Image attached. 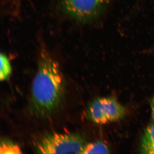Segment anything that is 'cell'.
I'll list each match as a JSON object with an SVG mask.
<instances>
[{"label": "cell", "mask_w": 154, "mask_h": 154, "mask_svg": "<svg viewBox=\"0 0 154 154\" xmlns=\"http://www.w3.org/2000/svg\"><path fill=\"white\" fill-rule=\"evenodd\" d=\"M107 0H63L69 15L81 21H88L99 15Z\"/></svg>", "instance_id": "obj_4"}, {"label": "cell", "mask_w": 154, "mask_h": 154, "mask_svg": "<svg viewBox=\"0 0 154 154\" xmlns=\"http://www.w3.org/2000/svg\"><path fill=\"white\" fill-rule=\"evenodd\" d=\"M1 70H0V80L4 81L8 79L12 72V68L10 61L7 56L4 54L1 53Z\"/></svg>", "instance_id": "obj_7"}, {"label": "cell", "mask_w": 154, "mask_h": 154, "mask_svg": "<svg viewBox=\"0 0 154 154\" xmlns=\"http://www.w3.org/2000/svg\"><path fill=\"white\" fill-rule=\"evenodd\" d=\"M64 94V79L59 65L46 51H42L32 84L31 102L34 113L45 116L55 112Z\"/></svg>", "instance_id": "obj_1"}, {"label": "cell", "mask_w": 154, "mask_h": 154, "mask_svg": "<svg viewBox=\"0 0 154 154\" xmlns=\"http://www.w3.org/2000/svg\"><path fill=\"white\" fill-rule=\"evenodd\" d=\"M126 113L125 107L112 96L96 99L90 105L88 112L91 120L102 125L119 121Z\"/></svg>", "instance_id": "obj_3"}, {"label": "cell", "mask_w": 154, "mask_h": 154, "mask_svg": "<svg viewBox=\"0 0 154 154\" xmlns=\"http://www.w3.org/2000/svg\"><path fill=\"white\" fill-rule=\"evenodd\" d=\"M149 103L151 111L152 118L153 121V122H154V95L151 99Z\"/></svg>", "instance_id": "obj_9"}, {"label": "cell", "mask_w": 154, "mask_h": 154, "mask_svg": "<svg viewBox=\"0 0 154 154\" xmlns=\"http://www.w3.org/2000/svg\"><path fill=\"white\" fill-rule=\"evenodd\" d=\"M109 149L102 141H97L86 144L81 154H108Z\"/></svg>", "instance_id": "obj_6"}, {"label": "cell", "mask_w": 154, "mask_h": 154, "mask_svg": "<svg viewBox=\"0 0 154 154\" xmlns=\"http://www.w3.org/2000/svg\"><path fill=\"white\" fill-rule=\"evenodd\" d=\"M86 144L79 135L54 133L42 138L36 147L39 153L81 154Z\"/></svg>", "instance_id": "obj_2"}, {"label": "cell", "mask_w": 154, "mask_h": 154, "mask_svg": "<svg viewBox=\"0 0 154 154\" xmlns=\"http://www.w3.org/2000/svg\"><path fill=\"white\" fill-rule=\"evenodd\" d=\"M140 151L141 153L154 154V122L145 129L141 139Z\"/></svg>", "instance_id": "obj_5"}, {"label": "cell", "mask_w": 154, "mask_h": 154, "mask_svg": "<svg viewBox=\"0 0 154 154\" xmlns=\"http://www.w3.org/2000/svg\"><path fill=\"white\" fill-rule=\"evenodd\" d=\"M22 152L19 146L10 140L1 141L0 154H22Z\"/></svg>", "instance_id": "obj_8"}]
</instances>
